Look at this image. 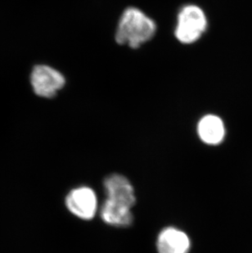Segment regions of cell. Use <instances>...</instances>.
Masks as SVG:
<instances>
[{
    "label": "cell",
    "mask_w": 252,
    "mask_h": 253,
    "mask_svg": "<svg viewBox=\"0 0 252 253\" xmlns=\"http://www.w3.org/2000/svg\"><path fill=\"white\" fill-rule=\"evenodd\" d=\"M198 131L200 139L210 145L221 143L225 135L224 122L214 115H207L202 117L198 124Z\"/></svg>",
    "instance_id": "obj_7"
},
{
    "label": "cell",
    "mask_w": 252,
    "mask_h": 253,
    "mask_svg": "<svg viewBox=\"0 0 252 253\" xmlns=\"http://www.w3.org/2000/svg\"><path fill=\"white\" fill-rule=\"evenodd\" d=\"M104 187L107 195V200L111 203L129 209L135 204L133 186L123 175L115 174L107 177Z\"/></svg>",
    "instance_id": "obj_5"
},
{
    "label": "cell",
    "mask_w": 252,
    "mask_h": 253,
    "mask_svg": "<svg viewBox=\"0 0 252 253\" xmlns=\"http://www.w3.org/2000/svg\"><path fill=\"white\" fill-rule=\"evenodd\" d=\"M66 204L70 211L83 220H90L97 211V198L92 189L81 187L67 195Z\"/></svg>",
    "instance_id": "obj_4"
},
{
    "label": "cell",
    "mask_w": 252,
    "mask_h": 253,
    "mask_svg": "<svg viewBox=\"0 0 252 253\" xmlns=\"http://www.w3.org/2000/svg\"><path fill=\"white\" fill-rule=\"evenodd\" d=\"M100 215L104 222L114 226H128L133 221V214L129 208L116 205L107 200L102 204Z\"/></svg>",
    "instance_id": "obj_8"
},
{
    "label": "cell",
    "mask_w": 252,
    "mask_h": 253,
    "mask_svg": "<svg viewBox=\"0 0 252 253\" xmlns=\"http://www.w3.org/2000/svg\"><path fill=\"white\" fill-rule=\"evenodd\" d=\"M190 241L183 232L167 228L162 230L157 239V250L159 253H188Z\"/></svg>",
    "instance_id": "obj_6"
},
{
    "label": "cell",
    "mask_w": 252,
    "mask_h": 253,
    "mask_svg": "<svg viewBox=\"0 0 252 253\" xmlns=\"http://www.w3.org/2000/svg\"><path fill=\"white\" fill-rule=\"evenodd\" d=\"M207 26V17L202 8L196 5H188L178 14L175 36L181 43H194L204 33Z\"/></svg>",
    "instance_id": "obj_2"
},
{
    "label": "cell",
    "mask_w": 252,
    "mask_h": 253,
    "mask_svg": "<svg viewBox=\"0 0 252 253\" xmlns=\"http://www.w3.org/2000/svg\"><path fill=\"white\" fill-rule=\"evenodd\" d=\"M31 82L35 93L43 98L54 97L66 83L64 77L59 72L45 65L34 67Z\"/></svg>",
    "instance_id": "obj_3"
},
{
    "label": "cell",
    "mask_w": 252,
    "mask_h": 253,
    "mask_svg": "<svg viewBox=\"0 0 252 253\" xmlns=\"http://www.w3.org/2000/svg\"><path fill=\"white\" fill-rule=\"evenodd\" d=\"M157 31V26L151 18L136 7H128L123 12L116 34V41L121 45L128 44L138 48L150 41Z\"/></svg>",
    "instance_id": "obj_1"
}]
</instances>
